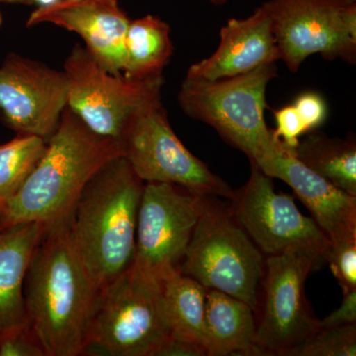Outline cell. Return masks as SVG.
<instances>
[{"label": "cell", "mask_w": 356, "mask_h": 356, "mask_svg": "<svg viewBox=\"0 0 356 356\" xmlns=\"http://www.w3.org/2000/svg\"><path fill=\"white\" fill-rule=\"evenodd\" d=\"M47 140L27 134L0 145V214L43 156Z\"/></svg>", "instance_id": "7402d4cb"}, {"label": "cell", "mask_w": 356, "mask_h": 356, "mask_svg": "<svg viewBox=\"0 0 356 356\" xmlns=\"http://www.w3.org/2000/svg\"><path fill=\"white\" fill-rule=\"evenodd\" d=\"M130 21L117 0H58L33 11L26 26L50 23L76 33L102 69L121 76L126 65L124 40Z\"/></svg>", "instance_id": "5bb4252c"}, {"label": "cell", "mask_w": 356, "mask_h": 356, "mask_svg": "<svg viewBox=\"0 0 356 356\" xmlns=\"http://www.w3.org/2000/svg\"><path fill=\"white\" fill-rule=\"evenodd\" d=\"M207 195L180 273L207 289L242 300L257 316L266 257L236 219L231 204Z\"/></svg>", "instance_id": "8992f818"}, {"label": "cell", "mask_w": 356, "mask_h": 356, "mask_svg": "<svg viewBox=\"0 0 356 356\" xmlns=\"http://www.w3.org/2000/svg\"><path fill=\"white\" fill-rule=\"evenodd\" d=\"M243 188L229 199L236 219L264 257L305 252L327 264L331 242L312 218L304 216L291 196L278 193L273 178L250 163Z\"/></svg>", "instance_id": "7c38bea8"}, {"label": "cell", "mask_w": 356, "mask_h": 356, "mask_svg": "<svg viewBox=\"0 0 356 356\" xmlns=\"http://www.w3.org/2000/svg\"><path fill=\"white\" fill-rule=\"evenodd\" d=\"M124 49V76L134 79L163 76V69L170 64L173 54L170 25L153 15L131 20Z\"/></svg>", "instance_id": "ffe728a7"}, {"label": "cell", "mask_w": 356, "mask_h": 356, "mask_svg": "<svg viewBox=\"0 0 356 356\" xmlns=\"http://www.w3.org/2000/svg\"><path fill=\"white\" fill-rule=\"evenodd\" d=\"M0 3L26 4V6H30V4L34 3V1L33 0H0Z\"/></svg>", "instance_id": "f546056e"}, {"label": "cell", "mask_w": 356, "mask_h": 356, "mask_svg": "<svg viewBox=\"0 0 356 356\" xmlns=\"http://www.w3.org/2000/svg\"><path fill=\"white\" fill-rule=\"evenodd\" d=\"M305 133L315 130L324 123L327 110L324 98L315 92H306L298 96L294 104Z\"/></svg>", "instance_id": "4316f807"}, {"label": "cell", "mask_w": 356, "mask_h": 356, "mask_svg": "<svg viewBox=\"0 0 356 356\" xmlns=\"http://www.w3.org/2000/svg\"><path fill=\"white\" fill-rule=\"evenodd\" d=\"M35 3L39 4V6H50V4L55 3L58 0H33Z\"/></svg>", "instance_id": "4dcf8cb0"}, {"label": "cell", "mask_w": 356, "mask_h": 356, "mask_svg": "<svg viewBox=\"0 0 356 356\" xmlns=\"http://www.w3.org/2000/svg\"><path fill=\"white\" fill-rule=\"evenodd\" d=\"M205 331L207 356H264L255 339L254 311L231 295L207 289Z\"/></svg>", "instance_id": "ac0fdd59"}, {"label": "cell", "mask_w": 356, "mask_h": 356, "mask_svg": "<svg viewBox=\"0 0 356 356\" xmlns=\"http://www.w3.org/2000/svg\"><path fill=\"white\" fill-rule=\"evenodd\" d=\"M325 264L305 252L266 257L255 336L264 356H294L318 331L305 284L308 276Z\"/></svg>", "instance_id": "52a82bcc"}, {"label": "cell", "mask_w": 356, "mask_h": 356, "mask_svg": "<svg viewBox=\"0 0 356 356\" xmlns=\"http://www.w3.org/2000/svg\"><path fill=\"white\" fill-rule=\"evenodd\" d=\"M327 264L343 293L356 290V238L331 243Z\"/></svg>", "instance_id": "d4e9b609"}, {"label": "cell", "mask_w": 356, "mask_h": 356, "mask_svg": "<svg viewBox=\"0 0 356 356\" xmlns=\"http://www.w3.org/2000/svg\"><path fill=\"white\" fill-rule=\"evenodd\" d=\"M294 156L307 168L339 188L356 196V145L312 134L295 147Z\"/></svg>", "instance_id": "44dd1931"}, {"label": "cell", "mask_w": 356, "mask_h": 356, "mask_svg": "<svg viewBox=\"0 0 356 356\" xmlns=\"http://www.w3.org/2000/svg\"><path fill=\"white\" fill-rule=\"evenodd\" d=\"M120 156L118 140L93 132L67 105L43 156L2 210V228L28 222L49 225L69 216L88 180Z\"/></svg>", "instance_id": "3957f363"}, {"label": "cell", "mask_w": 356, "mask_h": 356, "mask_svg": "<svg viewBox=\"0 0 356 356\" xmlns=\"http://www.w3.org/2000/svg\"><path fill=\"white\" fill-rule=\"evenodd\" d=\"M67 91L64 72L36 60L10 54L0 67V113L17 134L50 139L67 106Z\"/></svg>", "instance_id": "4fadbf2b"}, {"label": "cell", "mask_w": 356, "mask_h": 356, "mask_svg": "<svg viewBox=\"0 0 356 356\" xmlns=\"http://www.w3.org/2000/svg\"><path fill=\"white\" fill-rule=\"evenodd\" d=\"M280 60L298 72L311 55L325 60H356L355 0H269Z\"/></svg>", "instance_id": "30bf717a"}, {"label": "cell", "mask_w": 356, "mask_h": 356, "mask_svg": "<svg viewBox=\"0 0 356 356\" xmlns=\"http://www.w3.org/2000/svg\"><path fill=\"white\" fill-rule=\"evenodd\" d=\"M353 324H356V290L343 292L341 306L318 323V330Z\"/></svg>", "instance_id": "83f0119b"}, {"label": "cell", "mask_w": 356, "mask_h": 356, "mask_svg": "<svg viewBox=\"0 0 356 356\" xmlns=\"http://www.w3.org/2000/svg\"><path fill=\"white\" fill-rule=\"evenodd\" d=\"M0 356H47L43 344L29 322L0 334Z\"/></svg>", "instance_id": "cb8c5ba5"}, {"label": "cell", "mask_w": 356, "mask_h": 356, "mask_svg": "<svg viewBox=\"0 0 356 356\" xmlns=\"http://www.w3.org/2000/svg\"><path fill=\"white\" fill-rule=\"evenodd\" d=\"M67 106L93 132L120 142L136 114L161 100L163 76L134 79L100 67L86 47L76 44L65 60Z\"/></svg>", "instance_id": "ba28073f"}, {"label": "cell", "mask_w": 356, "mask_h": 356, "mask_svg": "<svg viewBox=\"0 0 356 356\" xmlns=\"http://www.w3.org/2000/svg\"><path fill=\"white\" fill-rule=\"evenodd\" d=\"M356 324L320 329L294 356H355Z\"/></svg>", "instance_id": "603a6c76"}, {"label": "cell", "mask_w": 356, "mask_h": 356, "mask_svg": "<svg viewBox=\"0 0 356 356\" xmlns=\"http://www.w3.org/2000/svg\"><path fill=\"white\" fill-rule=\"evenodd\" d=\"M2 229L1 220H0V229Z\"/></svg>", "instance_id": "836d02e7"}, {"label": "cell", "mask_w": 356, "mask_h": 356, "mask_svg": "<svg viewBox=\"0 0 356 356\" xmlns=\"http://www.w3.org/2000/svg\"><path fill=\"white\" fill-rule=\"evenodd\" d=\"M145 182L117 156L92 175L70 215L72 242L96 290L133 264Z\"/></svg>", "instance_id": "7a4b0ae2"}, {"label": "cell", "mask_w": 356, "mask_h": 356, "mask_svg": "<svg viewBox=\"0 0 356 356\" xmlns=\"http://www.w3.org/2000/svg\"><path fill=\"white\" fill-rule=\"evenodd\" d=\"M2 25V14L0 13V27H1Z\"/></svg>", "instance_id": "d6a6232c"}, {"label": "cell", "mask_w": 356, "mask_h": 356, "mask_svg": "<svg viewBox=\"0 0 356 356\" xmlns=\"http://www.w3.org/2000/svg\"><path fill=\"white\" fill-rule=\"evenodd\" d=\"M70 215L47 225L24 280L28 321L47 356L83 355L98 292L72 242Z\"/></svg>", "instance_id": "6da1fadb"}, {"label": "cell", "mask_w": 356, "mask_h": 356, "mask_svg": "<svg viewBox=\"0 0 356 356\" xmlns=\"http://www.w3.org/2000/svg\"><path fill=\"white\" fill-rule=\"evenodd\" d=\"M46 226L28 222L0 229V334L29 322L24 301L25 276Z\"/></svg>", "instance_id": "e0dca14e"}, {"label": "cell", "mask_w": 356, "mask_h": 356, "mask_svg": "<svg viewBox=\"0 0 356 356\" xmlns=\"http://www.w3.org/2000/svg\"><path fill=\"white\" fill-rule=\"evenodd\" d=\"M213 3L216 4V6H222V4L226 3L228 0H211Z\"/></svg>", "instance_id": "1f68e13d"}, {"label": "cell", "mask_w": 356, "mask_h": 356, "mask_svg": "<svg viewBox=\"0 0 356 356\" xmlns=\"http://www.w3.org/2000/svg\"><path fill=\"white\" fill-rule=\"evenodd\" d=\"M120 143L122 156L144 182H166L204 195L233 197L229 185L178 139L161 100L133 117Z\"/></svg>", "instance_id": "9c48e42d"}, {"label": "cell", "mask_w": 356, "mask_h": 356, "mask_svg": "<svg viewBox=\"0 0 356 356\" xmlns=\"http://www.w3.org/2000/svg\"><path fill=\"white\" fill-rule=\"evenodd\" d=\"M170 337L161 283L133 262L98 290L83 355L158 356Z\"/></svg>", "instance_id": "277c9868"}, {"label": "cell", "mask_w": 356, "mask_h": 356, "mask_svg": "<svg viewBox=\"0 0 356 356\" xmlns=\"http://www.w3.org/2000/svg\"><path fill=\"white\" fill-rule=\"evenodd\" d=\"M158 356H207L200 344L170 337L159 350Z\"/></svg>", "instance_id": "f1b7e54d"}, {"label": "cell", "mask_w": 356, "mask_h": 356, "mask_svg": "<svg viewBox=\"0 0 356 356\" xmlns=\"http://www.w3.org/2000/svg\"><path fill=\"white\" fill-rule=\"evenodd\" d=\"M274 116L277 125L274 135L287 149L294 151L298 146L300 136L305 133L296 108L294 105H288L274 112Z\"/></svg>", "instance_id": "484cf974"}, {"label": "cell", "mask_w": 356, "mask_h": 356, "mask_svg": "<svg viewBox=\"0 0 356 356\" xmlns=\"http://www.w3.org/2000/svg\"><path fill=\"white\" fill-rule=\"evenodd\" d=\"M277 76L266 65L242 76L196 81L185 77L177 99L187 116L204 122L236 149L259 165L283 147L267 126L266 89Z\"/></svg>", "instance_id": "5b68a950"}, {"label": "cell", "mask_w": 356, "mask_h": 356, "mask_svg": "<svg viewBox=\"0 0 356 356\" xmlns=\"http://www.w3.org/2000/svg\"><path fill=\"white\" fill-rule=\"evenodd\" d=\"M255 165L291 187L331 243L356 238V196L307 168L285 146Z\"/></svg>", "instance_id": "9a60e30c"}, {"label": "cell", "mask_w": 356, "mask_h": 356, "mask_svg": "<svg viewBox=\"0 0 356 356\" xmlns=\"http://www.w3.org/2000/svg\"><path fill=\"white\" fill-rule=\"evenodd\" d=\"M207 195L166 182H145L134 261L161 280L180 273Z\"/></svg>", "instance_id": "8fae6325"}, {"label": "cell", "mask_w": 356, "mask_h": 356, "mask_svg": "<svg viewBox=\"0 0 356 356\" xmlns=\"http://www.w3.org/2000/svg\"><path fill=\"white\" fill-rule=\"evenodd\" d=\"M159 283L170 337L200 344L206 350L207 288L180 273L170 274L159 280Z\"/></svg>", "instance_id": "d6986e66"}, {"label": "cell", "mask_w": 356, "mask_h": 356, "mask_svg": "<svg viewBox=\"0 0 356 356\" xmlns=\"http://www.w3.org/2000/svg\"><path fill=\"white\" fill-rule=\"evenodd\" d=\"M220 38L216 51L192 65L187 79L212 81L242 76L280 60L270 13L264 3L245 19L229 20Z\"/></svg>", "instance_id": "2e32d148"}]
</instances>
